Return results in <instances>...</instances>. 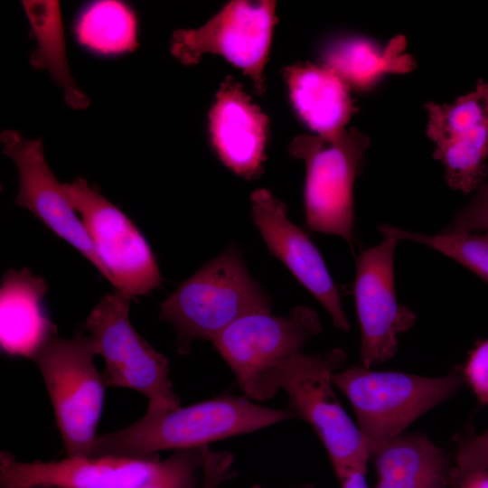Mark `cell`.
I'll use <instances>...</instances> for the list:
<instances>
[{
  "instance_id": "obj_1",
  "label": "cell",
  "mask_w": 488,
  "mask_h": 488,
  "mask_svg": "<svg viewBox=\"0 0 488 488\" xmlns=\"http://www.w3.org/2000/svg\"><path fill=\"white\" fill-rule=\"evenodd\" d=\"M346 361L334 348L324 354L297 352L280 361L258 379L249 399L273 398L278 390L288 396V407L306 421L324 446L337 478L350 472L366 474L371 454L358 427L343 408L332 377Z\"/></svg>"
},
{
  "instance_id": "obj_2",
  "label": "cell",
  "mask_w": 488,
  "mask_h": 488,
  "mask_svg": "<svg viewBox=\"0 0 488 488\" xmlns=\"http://www.w3.org/2000/svg\"><path fill=\"white\" fill-rule=\"evenodd\" d=\"M297 418L289 408L275 409L247 398L221 395L97 436L91 456L156 458L163 450L208 446L227 437L252 433Z\"/></svg>"
},
{
  "instance_id": "obj_3",
  "label": "cell",
  "mask_w": 488,
  "mask_h": 488,
  "mask_svg": "<svg viewBox=\"0 0 488 488\" xmlns=\"http://www.w3.org/2000/svg\"><path fill=\"white\" fill-rule=\"evenodd\" d=\"M252 313H271V300L250 275L239 249L231 244L168 296L159 317L174 326L179 350L186 353L193 340L211 342Z\"/></svg>"
},
{
  "instance_id": "obj_4",
  "label": "cell",
  "mask_w": 488,
  "mask_h": 488,
  "mask_svg": "<svg viewBox=\"0 0 488 488\" xmlns=\"http://www.w3.org/2000/svg\"><path fill=\"white\" fill-rule=\"evenodd\" d=\"M332 381L350 401L371 456L465 384L460 367L426 377L352 366L334 372Z\"/></svg>"
},
{
  "instance_id": "obj_5",
  "label": "cell",
  "mask_w": 488,
  "mask_h": 488,
  "mask_svg": "<svg viewBox=\"0 0 488 488\" xmlns=\"http://www.w3.org/2000/svg\"><path fill=\"white\" fill-rule=\"evenodd\" d=\"M369 137L355 127L333 136L300 135L289 153L304 160V206L306 226L354 244L353 184Z\"/></svg>"
},
{
  "instance_id": "obj_6",
  "label": "cell",
  "mask_w": 488,
  "mask_h": 488,
  "mask_svg": "<svg viewBox=\"0 0 488 488\" xmlns=\"http://www.w3.org/2000/svg\"><path fill=\"white\" fill-rule=\"evenodd\" d=\"M132 298L115 289L105 295L86 320L96 354L105 361L106 385L127 388L148 399L145 416L181 407L169 379L167 358L148 343L129 318Z\"/></svg>"
},
{
  "instance_id": "obj_7",
  "label": "cell",
  "mask_w": 488,
  "mask_h": 488,
  "mask_svg": "<svg viewBox=\"0 0 488 488\" xmlns=\"http://www.w3.org/2000/svg\"><path fill=\"white\" fill-rule=\"evenodd\" d=\"M89 336H52L33 356L68 456H91L105 399Z\"/></svg>"
},
{
  "instance_id": "obj_8",
  "label": "cell",
  "mask_w": 488,
  "mask_h": 488,
  "mask_svg": "<svg viewBox=\"0 0 488 488\" xmlns=\"http://www.w3.org/2000/svg\"><path fill=\"white\" fill-rule=\"evenodd\" d=\"M62 188L116 290L133 298L161 285L156 258L143 233L96 186L78 177Z\"/></svg>"
},
{
  "instance_id": "obj_9",
  "label": "cell",
  "mask_w": 488,
  "mask_h": 488,
  "mask_svg": "<svg viewBox=\"0 0 488 488\" xmlns=\"http://www.w3.org/2000/svg\"><path fill=\"white\" fill-rule=\"evenodd\" d=\"M276 1L234 0L197 29L175 31L172 54L192 65L206 53L219 54L252 80L256 92L265 91L264 69L277 23Z\"/></svg>"
},
{
  "instance_id": "obj_10",
  "label": "cell",
  "mask_w": 488,
  "mask_h": 488,
  "mask_svg": "<svg viewBox=\"0 0 488 488\" xmlns=\"http://www.w3.org/2000/svg\"><path fill=\"white\" fill-rule=\"evenodd\" d=\"M322 330L318 314L308 306L299 305L287 316L271 313L244 315L227 326L211 343L249 398L264 371L299 352Z\"/></svg>"
},
{
  "instance_id": "obj_11",
  "label": "cell",
  "mask_w": 488,
  "mask_h": 488,
  "mask_svg": "<svg viewBox=\"0 0 488 488\" xmlns=\"http://www.w3.org/2000/svg\"><path fill=\"white\" fill-rule=\"evenodd\" d=\"M383 239L356 258L353 296L361 330L360 356L371 368L398 352V335L415 324V313L398 302L394 279V252L399 241L382 232Z\"/></svg>"
},
{
  "instance_id": "obj_12",
  "label": "cell",
  "mask_w": 488,
  "mask_h": 488,
  "mask_svg": "<svg viewBox=\"0 0 488 488\" xmlns=\"http://www.w3.org/2000/svg\"><path fill=\"white\" fill-rule=\"evenodd\" d=\"M425 108L427 136L435 143L433 157L443 164L446 183L464 194L475 192L488 177V82L479 80L452 104L429 102Z\"/></svg>"
},
{
  "instance_id": "obj_13",
  "label": "cell",
  "mask_w": 488,
  "mask_h": 488,
  "mask_svg": "<svg viewBox=\"0 0 488 488\" xmlns=\"http://www.w3.org/2000/svg\"><path fill=\"white\" fill-rule=\"evenodd\" d=\"M0 140L4 154L14 161L18 171L19 188L14 202L29 210L46 228L70 244L109 282L62 183L45 160L42 139H26L15 130H5Z\"/></svg>"
},
{
  "instance_id": "obj_14",
  "label": "cell",
  "mask_w": 488,
  "mask_h": 488,
  "mask_svg": "<svg viewBox=\"0 0 488 488\" xmlns=\"http://www.w3.org/2000/svg\"><path fill=\"white\" fill-rule=\"evenodd\" d=\"M251 218L269 252L324 305L333 324L350 331L340 295L326 264L305 231L293 223L286 204L267 189L251 193Z\"/></svg>"
},
{
  "instance_id": "obj_15",
  "label": "cell",
  "mask_w": 488,
  "mask_h": 488,
  "mask_svg": "<svg viewBox=\"0 0 488 488\" xmlns=\"http://www.w3.org/2000/svg\"><path fill=\"white\" fill-rule=\"evenodd\" d=\"M156 458L68 456L61 461H17L0 455L1 488H136L155 471Z\"/></svg>"
},
{
  "instance_id": "obj_16",
  "label": "cell",
  "mask_w": 488,
  "mask_h": 488,
  "mask_svg": "<svg viewBox=\"0 0 488 488\" xmlns=\"http://www.w3.org/2000/svg\"><path fill=\"white\" fill-rule=\"evenodd\" d=\"M212 146L236 174L251 180L263 172L268 118L242 85L228 76L209 112Z\"/></svg>"
},
{
  "instance_id": "obj_17",
  "label": "cell",
  "mask_w": 488,
  "mask_h": 488,
  "mask_svg": "<svg viewBox=\"0 0 488 488\" xmlns=\"http://www.w3.org/2000/svg\"><path fill=\"white\" fill-rule=\"evenodd\" d=\"M46 281L27 268L8 270L0 288V343L10 356H33L55 334L43 305Z\"/></svg>"
},
{
  "instance_id": "obj_18",
  "label": "cell",
  "mask_w": 488,
  "mask_h": 488,
  "mask_svg": "<svg viewBox=\"0 0 488 488\" xmlns=\"http://www.w3.org/2000/svg\"><path fill=\"white\" fill-rule=\"evenodd\" d=\"M290 99L299 117L320 136L345 129L358 110L350 88L329 67L296 63L284 70Z\"/></svg>"
},
{
  "instance_id": "obj_19",
  "label": "cell",
  "mask_w": 488,
  "mask_h": 488,
  "mask_svg": "<svg viewBox=\"0 0 488 488\" xmlns=\"http://www.w3.org/2000/svg\"><path fill=\"white\" fill-rule=\"evenodd\" d=\"M375 488H449L453 465L444 449L422 433H403L371 456Z\"/></svg>"
},
{
  "instance_id": "obj_20",
  "label": "cell",
  "mask_w": 488,
  "mask_h": 488,
  "mask_svg": "<svg viewBox=\"0 0 488 488\" xmlns=\"http://www.w3.org/2000/svg\"><path fill=\"white\" fill-rule=\"evenodd\" d=\"M406 40L399 35L380 49L361 38L339 41L324 54V65L332 69L349 88L365 90L385 73H406L415 67L404 52Z\"/></svg>"
},
{
  "instance_id": "obj_21",
  "label": "cell",
  "mask_w": 488,
  "mask_h": 488,
  "mask_svg": "<svg viewBox=\"0 0 488 488\" xmlns=\"http://www.w3.org/2000/svg\"><path fill=\"white\" fill-rule=\"evenodd\" d=\"M23 5L37 42V48L31 56L32 65L39 70H46L62 87L69 106L74 108L87 107L89 99L77 86L68 66L59 3L23 1Z\"/></svg>"
},
{
  "instance_id": "obj_22",
  "label": "cell",
  "mask_w": 488,
  "mask_h": 488,
  "mask_svg": "<svg viewBox=\"0 0 488 488\" xmlns=\"http://www.w3.org/2000/svg\"><path fill=\"white\" fill-rule=\"evenodd\" d=\"M74 33L81 46L98 55L124 54L138 45L136 14L121 1H95L86 5L78 15Z\"/></svg>"
},
{
  "instance_id": "obj_23",
  "label": "cell",
  "mask_w": 488,
  "mask_h": 488,
  "mask_svg": "<svg viewBox=\"0 0 488 488\" xmlns=\"http://www.w3.org/2000/svg\"><path fill=\"white\" fill-rule=\"evenodd\" d=\"M380 233L395 236L430 247L455 260L488 285V231L484 233H443L423 234L382 224Z\"/></svg>"
},
{
  "instance_id": "obj_24",
  "label": "cell",
  "mask_w": 488,
  "mask_h": 488,
  "mask_svg": "<svg viewBox=\"0 0 488 488\" xmlns=\"http://www.w3.org/2000/svg\"><path fill=\"white\" fill-rule=\"evenodd\" d=\"M209 451L208 446L175 450L159 461L148 479L136 488H196L198 471Z\"/></svg>"
},
{
  "instance_id": "obj_25",
  "label": "cell",
  "mask_w": 488,
  "mask_h": 488,
  "mask_svg": "<svg viewBox=\"0 0 488 488\" xmlns=\"http://www.w3.org/2000/svg\"><path fill=\"white\" fill-rule=\"evenodd\" d=\"M482 230L488 231V180L476 189L471 201L456 212L440 232L471 233Z\"/></svg>"
},
{
  "instance_id": "obj_26",
  "label": "cell",
  "mask_w": 488,
  "mask_h": 488,
  "mask_svg": "<svg viewBox=\"0 0 488 488\" xmlns=\"http://www.w3.org/2000/svg\"><path fill=\"white\" fill-rule=\"evenodd\" d=\"M481 470H488V429L461 443L451 469L450 486L458 483L468 474Z\"/></svg>"
},
{
  "instance_id": "obj_27",
  "label": "cell",
  "mask_w": 488,
  "mask_h": 488,
  "mask_svg": "<svg viewBox=\"0 0 488 488\" xmlns=\"http://www.w3.org/2000/svg\"><path fill=\"white\" fill-rule=\"evenodd\" d=\"M465 382L482 405H488V339L478 342L462 368Z\"/></svg>"
},
{
  "instance_id": "obj_28",
  "label": "cell",
  "mask_w": 488,
  "mask_h": 488,
  "mask_svg": "<svg viewBox=\"0 0 488 488\" xmlns=\"http://www.w3.org/2000/svg\"><path fill=\"white\" fill-rule=\"evenodd\" d=\"M233 461V455L228 451H209L202 466L201 488H220L224 482L236 477Z\"/></svg>"
},
{
  "instance_id": "obj_29",
  "label": "cell",
  "mask_w": 488,
  "mask_h": 488,
  "mask_svg": "<svg viewBox=\"0 0 488 488\" xmlns=\"http://www.w3.org/2000/svg\"><path fill=\"white\" fill-rule=\"evenodd\" d=\"M449 488H488V470L474 472Z\"/></svg>"
},
{
  "instance_id": "obj_30",
  "label": "cell",
  "mask_w": 488,
  "mask_h": 488,
  "mask_svg": "<svg viewBox=\"0 0 488 488\" xmlns=\"http://www.w3.org/2000/svg\"><path fill=\"white\" fill-rule=\"evenodd\" d=\"M364 473L350 472L338 478L341 488H370Z\"/></svg>"
},
{
  "instance_id": "obj_31",
  "label": "cell",
  "mask_w": 488,
  "mask_h": 488,
  "mask_svg": "<svg viewBox=\"0 0 488 488\" xmlns=\"http://www.w3.org/2000/svg\"><path fill=\"white\" fill-rule=\"evenodd\" d=\"M250 488H262L261 486L258 485V484H254L252 485ZM300 488H310L308 485L306 486H304V487H300Z\"/></svg>"
}]
</instances>
